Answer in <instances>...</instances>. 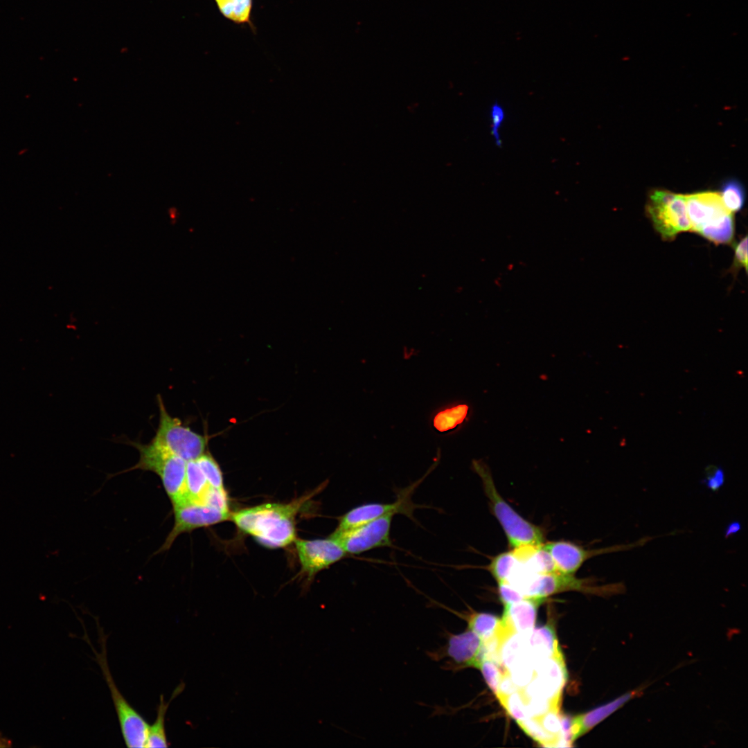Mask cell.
<instances>
[{"instance_id": "obj_1", "label": "cell", "mask_w": 748, "mask_h": 748, "mask_svg": "<svg viewBox=\"0 0 748 748\" xmlns=\"http://www.w3.org/2000/svg\"><path fill=\"white\" fill-rule=\"evenodd\" d=\"M312 493L287 504H265L242 509L231 513L230 520L266 547H285L295 540V517L315 492Z\"/></svg>"}, {"instance_id": "obj_2", "label": "cell", "mask_w": 748, "mask_h": 748, "mask_svg": "<svg viewBox=\"0 0 748 748\" xmlns=\"http://www.w3.org/2000/svg\"><path fill=\"white\" fill-rule=\"evenodd\" d=\"M525 598L544 600L547 596L567 591H580L603 596L622 594L624 585L622 582L600 586H594L589 579H579L574 575H565L558 572L537 574L518 568L508 582Z\"/></svg>"}, {"instance_id": "obj_3", "label": "cell", "mask_w": 748, "mask_h": 748, "mask_svg": "<svg viewBox=\"0 0 748 748\" xmlns=\"http://www.w3.org/2000/svg\"><path fill=\"white\" fill-rule=\"evenodd\" d=\"M472 467L481 479L490 508L502 527L509 545L515 549L542 544L544 537L542 529L525 519L506 502L498 492L488 466L482 461H473Z\"/></svg>"}, {"instance_id": "obj_4", "label": "cell", "mask_w": 748, "mask_h": 748, "mask_svg": "<svg viewBox=\"0 0 748 748\" xmlns=\"http://www.w3.org/2000/svg\"><path fill=\"white\" fill-rule=\"evenodd\" d=\"M132 445L138 449L139 459L127 472L141 470L156 474L159 477L172 506L188 500L186 484L187 461L152 441L145 445L133 442Z\"/></svg>"}, {"instance_id": "obj_5", "label": "cell", "mask_w": 748, "mask_h": 748, "mask_svg": "<svg viewBox=\"0 0 748 748\" xmlns=\"http://www.w3.org/2000/svg\"><path fill=\"white\" fill-rule=\"evenodd\" d=\"M98 629L99 643L101 650L98 652L87 636V642L95 655L103 677L110 691L112 700L116 712L124 742L128 747H145L149 724L145 719L128 703L118 689L112 677L107 659L106 636L96 621Z\"/></svg>"}, {"instance_id": "obj_6", "label": "cell", "mask_w": 748, "mask_h": 748, "mask_svg": "<svg viewBox=\"0 0 748 748\" xmlns=\"http://www.w3.org/2000/svg\"><path fill=\"white\" fill-rule=\"evenodd\" d=\"M159 422L152 442L186 461L197 460L205 452L206 438L184 426L166 409L161 395H157Z\"/></svg>"}, {"instance_id": "obj_7", "label": "cell", "mask_w": 748, "mask_h": 748, "mask_svg": "<svg viewBox=\"0 0 748 748\" xmlns=\"http://www.w3.org/2000/svg\"><path fill=\"white\" fill-rule=\"evenodd\" d=\"M646 211L654 229L666 240L691 229L685 195L654 190L650 195Z\"/></svg>"}, {"instance_id": "obj_8", "label": "cell", "mask_w": 748, "mask_h": 748, "mask_svg": "<svg viewBox=\"0 0 748 748\" xmlns=\"http://www.w3.org/2000/svg\"><path fill=\"white\" fill-rule=\"evenodd\" d=\"M394 515H387L356 527L335 531L329 537L348 554L358 555L381 547H393L391 528Z\"/></svg>"}, {"instance_id": "obj_9", "label": "cell", "mask_w": 748, "mask_h": 748, "mask_svg": "<svg viewBox=\"0 0 748 748\" xmlns=\"http://www.w3.org/2000/svg\"><path fill=\"white\" fill-rule=\"evenodd\" d=\"M174 525L158 552L168 550L177 537L184 533L230 520L231 513L208 504L186 500L175 506Z\"/></svg>"}, {"instance_id": "obj_10", "label": "cell", "mask_w": 748, "mask_h": 748, "mask_svg": "<svg viewBox=\"0 0 748 748\" xmlns=\"http://www.w3.org/2000/svg\"><path fill=\"white\" fill-rule=\"evenodd\" d=\"M423 479L424 477L413 483L409 487L400 490L397 493V499L394 502L387 504L368 503L354 507L339 517L335 530H348L387 515L401 514L414 520L413 512L417 507L420 508L421 506L413 504L411 497L416 488Z\"/></svg>"}, {"instance_id": "obj_11", "label": "cell", "mask_w": 748, "mask_h": 748, "mask_svg": "<svg viewBox=\"0 0 748 748\" xmlns=\"http://www.w3.org/2000/svg\"><path fill=\"white\" fill-rule=\"evenodd\" d=\"M651 537H645L635 542L627 544H617L599 549H585L583 547L567 541H553L543 543L544 549L551 556L556 571L565 575H574L588 559L598 555L629 550L641 546L652 540Z\"/></svg>"}, {"instance_id": "obj_12", "label": "cell", "mask_w": 748, "mask_h": 748, "mask_svg": "<svg viewBox=\"0 0 748 748\" xmlns=\"http://www.w3.org/2000/svg\"><path fill=\"white\" fill-rule=\"evenodd\" d=\"M566 679L567 670L560 652L537 662L533 678L522 691L526 698H544L559 702Z\"/></svg>"}, {"instance_id": "obj_13", "label": "cell", "mask_w": 748, "mask_h": 748, "mask_svg": "<svg viewBox=\"0 0 748 748\" xmlns=\"http://www.w3.org/2000/svg\"><path fill=\"white\" fill-rule=\"evenodd\" d=\"M294 542L302 571L309 579L347 555L330 537L310 540L295 539Z\"/></svg>"}, {"instance_id": "obj_14", "label": "cell", "mask_w": 748, "mask_h": 748, "mask_svg": "<svg viewBox=\"0 0 748 748\" xmlns=\"http://www.w3.org/2000/svg\"><path fill=\"white\" fill-rule=\"evenodd\" d=\"M686 205L691 229L698 232L713 226L730 213L724 206L720 193L705 191L685 195Z\"/></svg>"}, {"instance_id": "obj_15", "label": "cell", "mask_w": 748, "mask_h": 748, "mask_svg": "<svg viewBox=\"0 0 748 748\" xmlns=\"http://www.w3.org/2000/svg\"><path fill=\"white\" fill-rule=\"evenodd\" d=\"M482 645V639L467 628L460 634H448L445 648L434 652L431 656L438 660L447 657L456 666L478 668L481 661Z\"/></svg>"}, {"instance_id": "obj_16", "label": "cell", "mask_w": 748, "mask_h": 748, "mask_svg": "<svg viewBox=\"0 0 748 748\" xmlns=\"http://www.w3.org/2000/svg\"><path fill=\"white\" fill-rule=\"evenodd\" d=\"M542 599L525 598L505 605L501 625L509 633L528 636L535 627L537 608Z\"/></svg>"}, {"instance_id": "obj_17", "label": "cell", "mask_w": 748, "mask_h": 748, "mask_svg": "<svg viewBox=\"0 0 748 748\" xmlns=\"http://www.w3.org/2000/svg\"><path fill=\"white\" fill-rule=\"evenodd\" d=\"M644 688V686H641L632 690L586 713L573 717L578 726L580 736L588 732L596 724L621 708L625 703L641 695Z\"/></svg>"}, {"instance_id": "obj_18", "label": "cell", "mask_w": 748, "mask_h": 748, "mask_svg": "<svg viewBox=\"0 0 748 748\" xmlns=\"http://www.w3.org/2000/svg\"><path fill=\"white\" fill-rule=\"evenodd\" d=\"M527 646L535 664L561 652L554 629L549 625L533 629L527 637Z\"/></svg>"}, {"instance_id": "obj_19", "label": "cell", "mask_w": 748, "mask_h": 748, "mask_svg": "<svg viewBox=\"0 0 748 748\" xmlns=\"http://www.w3.org/2000/svg\"><path fill=\"white\" fill-rule=\"evenodd\" d=\"M184 688V684L181 683L173 691L172 697L167 702H165L163 695H161L156 719L153 724L148 726L145 747H167L168 746L165 728L166 712L170 702L182 692Z\"/></svg>"}, {"instance_id": "obj_20", "label": "cell", "mask_w": 748, "mask_h": 748, "mask_svg": "<svg viewBox=\"0 0 748 748\" xmlns=\"http://www.w3.org/2000/svg\"><path fill=\"white\" fill-rule=\"evenodd\" d=\"M214 1L224 18L237 25L248 26L256 33V26L251 20L253 0Z\"/></svg>"}, {"instance_id": "obj_21", "label": "cell", "mask_w": 748, "mask_h": 748, "mask_svg": "<svg viewBox=\"0 0 748 748\" xmlns=\"http://www.w3.org/2000/svg\"><path fill=\"white\" fill-rule=\"evenodd\" d=\"M469 407L465 404L448 406L438 411L433 418V426L439 432H446L461 425L467 417Z\"/></svg>"}, {"instance_id": "obj_22", "label": "cell", "mask_w": 748, "mask_h": 748, "mask_svg": "<svg viewBox=\"0 0 748 748\" xmlns=\"http://www.w3.org/2000/svg\"><path fill=\"white\" fill-rule=\"evenodd\" d=\"M186 484L188 500L202 503L211 486L196 460L186 463Z\"/></svg>"}, {"instance_id": "obj_23", "label": "cell", "mask_w": 748, "mask_h": 748, "mask_svg": "<svg viewBox=\"0 0 748 748\" xmlns=\"http://www.w3.org/2000/svg\"><path fill=\"white\" fill-rule=\"evenodd\" d=\"M468 629L476 633L483 641L495 636L500 627L501 619L491 614L472 612L466 616Z\"/></svg>"}, {"instance_id": "obj_24", "label": "cell", "mask_w": 748, "mask_h": 748, "mask_svg": "<svg viewBox=\"0 0 748 748\" xmlns=\"http://www.w3.org/2000/svg\"><path fill=\"white\" fill-rule=\"evenodd\" d=\"M517 564V558L513 550H511L495 556L487 569L497 582H507Z\"/></svg>"}, {"instance_id": "obj_25", "label": "cell", "mask_w": 748, "mask_h": 748, "mask_svg": "<svg viewBox=\"0 0 748 748\" xmlns=\"http://www.w3.org/2000/svg\"><path fill=\"white\" fill-rule=\"evenodd\" d=\"M720 195L724 206L730 212H736L742 208L745 192L742 184L737 179H729L724 182Z\"/></svg>"}, {"instance_id": "obj_26", "label": "cell", "mask_w": 748, "mask_h": 748, "mask_svg": "<svg viewBox=\"0 0 748 748\" xmlns=\"http://www.w3.org/2000/svg\"><path fill=\"white\" fill-rule=\"evenodd\" d=\"M699 234L715 244L729 243L734 234V219L730 213L720 222L701 229Z\"/></svg>"}, {"instance_id": "obj_27", "label": "cell", "mask_w": 748, "mask_h": 748, "mask_svg": "<svg viewBox=\"0 0 748 748\" xmlns=\"http://www.w3.org/2000/svg\"><path fill=\"white\" fill-rule=\"evenodd\" d=\"M507 672L515 686L521 689L524 688L533 678L535 663L530 654H527L515 661L508 669Z\"/></svg>"}, {"instance_id": "obj_28", "label": "cell", "mask_w": 748, "mask_h": 748, "mask_svg": "<svg viewBox=\"0 0 748 748\" xmlns=\"http://www.w3.org/2000/svg\"><path fill=\"white\" fill-rule=\"evenodd\" d=\"M521 729L534 740L546 747H554L557 737L546 731L538 718H527L517 721Z\"/></svg>"}, {"instance_id": "obj_29", "label": "cell", "mask_w": 748, "mask_h": 748, "mask_svg": "<svg viewBox=\"0 0 748 748\" xmlns=\"http://www.w3.org/2000/svg\"><path fill=\"white\" fill-rule=\"evenodd\" d=\"M208 485L214 488L224 490L222 471L215 460L208 454H203L197 460Z\"/></svg>"}, {"instance_id": "obj_30", "label": "cell", "mask_w": 748, "mask_h": 748, "mask_svg": "<svg viewBox=\"0 0 748 748\" xmlns=\"http://www.w3.org/2000/svg\"><path fill=\"white\" fill-rule=\"evenodd\" d=\"M499 701L508 715L516 721L523 720L528 718L526 709V698L522 689L500 699Z\"/></svg>"}, {"instance_id": "obj_31", "label": "cell", "mask_w": 748, "mask_h": 748, "mask_svg": "<svg viewBox=\"0 0 748 748\" xmlns=\"http://www.w3.org/2000/svg\"><path fill=\"white\" fill-rule=\"evenodd\" d=\"M500 666L498 663L493 660L483 658L478 667L486 684L495 695L497 693L499 683L505 673L504 670H501Z\"/></svg>"}, {"instance_id": "obj_32", "label": "cell", "mask_w": 748, "mask_h": 748, "mask_svg": "<svg viewBox=\"0 0 748 748\" xmlns=\"http://www.w3.org/2000/svg\"><path fill=\"white\" fill-rule=\"evenodd\" d=\"M525 697V696H524ZM526 698L528 718H539L551 709L559 708V702L544 698Z\"/></svg>"}, {"instance_id": "obj_33", "label": "cell", "mask_w": 748, "mask_h": 748, "mask_svg": "<svg viewBox=\"0 0 748 748\" xmlns=\"http://www.w3.org/2000/svg\"><path fill=\"white\" fill-rule=\"evenodd\" d=\"M490 116L491 121V135L494 138L496 145L499 148H501L502 141L501 139L499 130L505 120L506 113L503 107L497 102V100L490 106Z\"/></svg>"}, {"instance_id": "obj_34", "label": "cell", "mask_w": 748, "mask_h": 748, "mask_svg": "<svg viewBox=\"0 0 748 748\" xmlns=\"http://www.w3.org/2000/svg\"><path fill=\"white\" fill-rule=\"evenodd\" d=\"M544 729L558 738L560 736L561 724L559 708L550 709L538 718Z\"/></svg>"}, {"instance_id": "obj_35", "label": "cell", "mask_w": 748, "mask_h": 748, "mask_svg": "<svg viewBox=\"0 0 748 748\" xmlns=\"http://www.w3.org/2000/svg\"><path fill=\"white\" fill-rule=\"evenodd\" d=\"M202 503L222 510L229 511L227 494L224 489L220 490L210 487L203 499Z\"/></svg>"}, {"instance_id": "obj_36", "label": "cell", "mask_w": 748, "mask_h": 748, "mask_svg": "<svg viewBox=\"0 0 748 748\" xmlns=\"http://www.w3.org/2000/svg\"><path fill=\"white\" fill-rule=\"evenodd\" d=\"M706 471V475L704 480V484L713 492H717L725 481L724 470L721 467L710 465Z\"/></svg>"}, {"instance_id": "obj_37", "label": "cell", "mask_w": 748, "mask_h": 748, "mask_svg": "<svg viewBox=\"0 0 748 748\" xmlns=\"http://www.w3.org/2000/svg\"><path fill=\"white\" fill-rule=\"evenodd\" d=\"M497 583L499 599L504 605L514 603L525 598V597L510 583L507 582H499Z\"/></svg>"}, {"instance_id": "obj_38", "label": "cell", "mask_w": 748, "mask_h": 748, "mask_svg": "<svg viewBox=\"0 0 748 748\" xmlns=\"http://www.w3.org/2000/svg\"><path fill=\"white\" fill-rule=\"evenodd\" d=\"M734 263L736 267H743L747 271V236L742 238L735 247Z\"/></svg>"}, {"instance_id": "obj_39", "label": "cell", "mask_w": 748, "mask_h": 748, "mask_svg": "<svg viewBox=\"0 0 748 748\" xmlns=\"http://www.w3.org/2000/svg\"><path fill=\"white\" fill-rule=\"evenodd\" d=\"M519 690L512 681L508 672H505L499 683L497 697L500 699Z\"/></svg>"}, {"instance_id": "obj_40", "label": "cell", "mask_w": 748, "mask_h": 748, "mask_svg": "<svg viewBox=\"0 0 748 748\" xmlns=\"http://www.w3.org/2000/svg\"><path fill=\"white\" fill-rule=\"evenodd\" d=\"M740 529H741V525L738 522H737V521L731 522L727 526V528L725 530V537L727 538V537H730L731 535H733L737 533L738 532H739L740 531Z\"/></svg>"}]
</instances>
